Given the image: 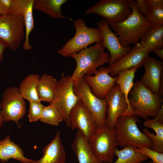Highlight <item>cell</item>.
I'll use <instances>...</instances> for the list:
<instances>
[{"instance_id": "obj_1", "label": "cell", "mask_w": 163, "mask_h": 163, "mask_svg": "<svg viewBox=\"0 0 163 163\" xmlns=\"http://www.w3.org/2000/svg\"><path fill=\"white\" fill-rule=\"evenodd\" d=\"M70 56L75 60L76 65L70 76L73 86L77 85L85 75H91L97 68L110 61V55L105 51L102 42L96 43Z\"/></svg>"}, {"instance_id": "obj_2", "label": "cell", "mask_w": 163, "mask_h": 163, "mask_svg": "<svg viewBox=\"0 0 163 163\" xmlns=\"http://www.w3.org/2000/svg\"><path fill=\"white\" fill-rule=\"evenodd\" d=\"M129 5L132 11L131 14L123 21L110 26L124 47L138 44L152 27L147 18L139 11L136 1L129 0Z\"/></svg>"}, {"instance_id": "obj_3", "label": "cell", "mask_w": 163, "mask_h": 163, "mask_svg": "<svg viewBox=\"0 0 163 163\" xmlns=\"http://www.w3.org/2000/svg\"><path fill=\"white\" fill-rule=\"evenodd\" d=\"M128 97L133 114L145 120L155 116L163 104L162 97L154 94L139 81L134 83Z\"/></svg>"}, {"instance_id": "obj_4", "label": "cell", "mask_w": 163, "mask_h": 163, "mask_svg": "<svg viewBox=\"0 0 163 163\" xmlns=\"http://www.w3.org/2000/svg\"><path fill=\"white\" fill-rule=\"evenodd\" d=\"M139 121L138 116L133 114L119 117L114 127L119 146L122 148L131 145L138 148L145 147L152 149V142L139 129L136 124Z\"/></svg>"}, {"instance_id": "obj_5", "label": "cell", "mask_w": 163, "mask_h": 163, "mask_svg": "<svg viewBox=\"0 0 163 163\" xmlns=\"http://www.w3.org/2000/svg\"><path fill=\"white\" fill-rule=\"evenodd\" d=\"M73 24L76 30L74 36L57 51L65 57L88 48L91 44L102 42L101 34L98 28L88 27L81 19L75 20Z\"/></svg>"}, {"instance_id": "obj_6", "label": "cell", "mask_w": 163, "mask_h": 163, "mask_svg": "<svg viewBox=\"0 0 163 163\" xmlns=\"http://www.w3.org/2000/svg\"><path fill=\"white\" fill-rule=\"evenodd\" d=\"M93 152L103 163H112L119 146L114 128L106 125L97 128L88 140Z\"/></svg>"}, {"instance_id": "obj_7", "label": "cell", "mask_w": 163, "mask_h": 163, "mask_svg": "<svg viewBox=\"0 0 163 163\" xmlns=\"http://www.w3.org/2000/svg\"><path fill=\"white\" fill-rule=\"evenodd\" d=\"M25 37L23 17L14 12L2 15L0 18V39L11 50L18 49Z\"/></svg>"}, {"instance_id": "obj_8", "label": "cell", "mask_w": 163, "mask_h": 163, "mask_svg": "<svg viewBox=\"0 0 163 163\" xmlns=\"http://www.w3.org/2000/svg\"><path fill=\"white\" fill-rule=\"evenodd\" d=\"M80 100L75 93L70 76L62 73L61 78L57 81L55 97L51 104L58 110L68 127L70 126V112Z\"/></svg>"}, {"instance_id": "obj_9", "label": "cell", "mask_w": 163, "mask_h": 163, "mask_svg": "<svg viewBox=\"0 0 163 163\" xmlns=\"http://www.w3.org/2000/svg\"><path fill=\"white\" fill-rule=\"evenodd\" d=\"M132 12L129 0H101L88 8L85 14L100 16L111 26L124 21Z\"/></svg>"}, {"instance_id": "obj_10", "label": "cell", "mask_w": 163, "mask_h": 163, "mask_svg": "<svg viewBox=\"0 0 163 163\" xmlns=\"http://www.w3.org/2000/svg\"><path fill=\"white\" fill-rule=\"evenodd\" d=\"M73 89L75 94L93 115L97 127L106 125L108 108L106 99H99L93 94L84 77L73 86Z\"/></svg>"}, {"instance_id": "obj_11", "label": "cell", "mask_w": 163, "mask_h": 163, "mask_svg": "<svg viewBox=\"0 0 163 163\" xmlns=\"http://www.w3.org/2000/svg\"><path fill=\"white\" fill-rule=\"evenodd\" d=\"M18 88L10 87L2 95L1 113L4 122L14 121L18 127L20 120L26 114V102Z\"/></svg>"}, {"instance_id": "obj_12", "label": "cell", "mask_w": 163, "mask_h": 163, "mask_svg": "<svg viewBox=\"0 0 163 163\" xmlns=\"http://www.w3.org/2000/svg\"><path fill=\"white\" fill-rule=\"evenodd\" d=\"M96 24L101 31L103 45L109 52L110 61L108 66H110L129 53L133 46L131 45L123 46L118 37L111 30L109 24L105 19L99 20L96 23Z\"/></svg>"}, {"instance_id": "obj_13", "label": "cell", "mask_w": 163, "mask_h": 163, "mask_svg": "<svg viewBox=\"0 0 163 163\" xmlns=\"http://www.w3.org/2000/svg\"><path fill=\"white\" fill-rule=\"evenodd\" d=\"M145 73L140 81L155 94H163V62L149 55L143 63Z\"/></svg>"}, {"instance_id": "obj_14", "label": "cell", "mask_w": 163, "mask_h": 163, "mask_svg": "<svg viewBox=\"0 0 163 163\" xmlns=\"http://www.w3.org/2000/svg\"><path fill=\"white\" fill-rule=\"evenodd\" d=\"M69 119L71 129H78L88 140L97 128L93 115L81 100L71 110Z\"/></svg>"}, {"instance_id": "obj_15", "label": "cell", "mask_w": 163, "mask_h": 163, "mask_svg": "<svg viewBox=\"0 0 163 163\" xmlns=\"http://www.w3.org/2000/svg\"><path fill=\"white\" fill-rule=\"evenodd\" d=\"M149 53L147 48L139 43L133 46L129 53L111 65L108 66L109 73L112 76L115 77L123 70L141 67Z\"/></svg>"}, {"instance_id": "obj_16", "label": "cell", "mask_w": 163, "mask_h": 163, "mask_svg": "<svg viewBox=\"0 0 163 163\" xmlns=\"http://www.w3.org/2000/svg\"><path fill=\"white\" fill-rule=\"evenodd\" d=\"M109 74L108 67H102L94 72V75L84 76L85 79L91 92L99 99L104 98L109 91L116 85L117 75L112 77Z\"/></svg>"}, {"instance_id": "obj_17", "label": "cell", "mask_w": 163, "mask_h": 163, "mask_svg": "<svg viewBox=\"0 0 163 163\" xmlns=\"http://www.w3.org/2000/svg\"><path fill=\"white\" fill-rule=\"evenodd\" d=\"M104 98L108 104L106 125L114 128L119 117L126 110L128 104L118 85H114Z\"/></svg>"}, {"instance_id": "obj_18", "label": "cell", "mask_w": 163, "mask_h": 163, "mask_svg": "<svg viewBox=\"0 0 163 163\" xmlns=\"http://www.w3.org/2000/svg\"><path fill=\"white\" fill-rule=\"evenodd\" d=\"M34 0H12V12L21 15L24 19L25 37L23 46L25 50H30L32 48L29 43V36L34 27Z\"/></svg>"}, {"instance_id": "obj_19", "label": "cell", "mask_w": 163, "mask_h": 163, "mask_svg": "<svg viewBox=\"0 0 163 163\" xmlns=\"http://www.w3.org/2000/svg\"><path fill=\"white\" fill-rule=\"evenodd\" d=\"M43 155L34 163H65L66 153L59 131L57 132L54 138L43 149Z\"/></svg>"}, {"instance_id": "obj_20", "label": "cell", "mask_w": 163, "mask_h": 163, "mask_svg": "<svg viewBox=\"0 0 163 163\" xmlns=\"http://www.w3.org/2000/svg\"><path fill=\"white\" fill-rule=\"evenodd\" d=\"M143 125L145 127L152 129L156 134L155 135L146 128L143 129V132L152 142L151 149L163 153V106L161 107L153 118L145 120Z\"/></svg>"}, {"instance_id": "obj_21", "label": "cell", "mask_w": 163, "mask_h": 163, "mask_svg": "<svg viewBox=\"0 0 163 163\" xmlns=\"http://www.w3.org/2000/svg\"><path fill=\"white\" fill-rule=\"evenodd\" d=\"M71 148L79 163H102L93 152L88 140L78 129Z\"/></svg>"}, {"instance_id": "obj_22", "label": "cell", "mask_w": 163, "mask_h": 163, "mask_svg": "<svg viewBox=\"0 0 163 163\" xmlns=\"http://www.w3.org/2000/svg\"><path fill=\"white\" fill-rule=\"evenodd\" d=\"M10 159L17 160L21 163H34V160L26 158L23 149L18 145L11 140L8 135L0 140V161L4 163Z\"/></svg>"}, {"instance_id": "obj_23", "label": "cell", "mask_w": 163, "mask_h": 163, "mask_svg": "<svg viewBox=\"0 0 163 163\" xmlns=\"http://www.w3.org/2000/svg\"><path fill=\"white\" fill-rule=\"evenodd\" d=\"M139 68L136 67L129 69L123 70L120 71L117 75V78L115 84L119 86L120 91L125 96L128 104L127 109L122 115L133 114V111L129 104L128 97L129 93L134 85L133 80L135 73Z\"/></svg>"}, {"instance_id": "obj_24", "label": "cell", "mask_w": 163, "mask_h": 163, "mask_svg": "<svg viewBox=\"0 0 163 163\" xmlns=\"http://www.w3.org/2000/svg\"><path fill=\"white\" fill-rule=\"evenodd\" d=\"M57 80L52 76L44 74L40 77L36 87L40 101L52 104L54 100Z\"/></svg>"}, {"instance_id": "obj_25", "label": "cell", "mask_w": 163, "mask_h": 163, "mask_svg": "<svg viewBox=\"0 0 163 163\" xmlns=\"http://www.w3.org/2000/svg\"><path fill=\"white\" fill-rule=\"evenodd\" d=\"M139 42L150 53L163 48V25L152 27L143 35Z\"/></svg>"}, {"instance_id": "obj_26", "label": "cell", "mask_w": 163, "mask_h": 163, "mask_svg": "<svg viewBox=\"0 0 163 163\" xmlns=\"http://www.w3.org/2000/svg\"><path fill=\"white\" fill-rule=\"evenodd\" d=\"M67 0H34L33 8L47 14L52 18L65 17L61 7L68 2Z\"/></svg>"}, {"instance_id": "obj_27", "label": "cell", "mask_w": 163, "mask_h": 163, "mask_svg": "<svg viewBox=\"0 0 163 163\" xmlns=\"http://www.w3.org/2000/svg\"><path fill=\"white\" fill-rule=\"evenodd\" d=\"M114 153L117 158L112 163H142L149 158L142 153L138 148L131 145L126 146L120 150L116 148Z\"/></svg>"}, {"instance_id": "obj_28", "label": "cell", "mask_w": 163, "mask_h": 163, "mask_svg": "<svg viewBox=\"0 0 163 163\" xmlns=\"http://www.w3.org/2000/svg\"><path fill=\"white\" fill-rule=\"evenodd\" d=\"M38 74H30L24 78L18 88L24 99L41 102L37 96L36 87L40 78Z\"/></svg>"}, {"instance_id": "obj_29", "label": "cell", "mask_w": 163, "mask_h": 163, "mask_svg": "<svg viewBox=\"0 0 163 163\" xmlns=\"http://www.w3.org/2000/svg\"><path fill=\"white\" fill-rule=\"evenodd\" d=\"M40 120L43 123L58 126L63 121V118L57 108L53 104L44 106Z\"/></svg>"}, {"instance_id": "obj_30", "label": "cell", "mask_w": 163, "mask_h": 163, "mask_svg": "<svg viewBox=\"0 0 163 163\" xmlns=\"http://www.w3.org/2000/svg\"><path fill=\"white\" fill-rule=\"evenodd\" d=\"M145 17L152 27L163 25V7L149 8L148 13Z\"/></svg>"}, {"instance_id": "obj_31", "label": "cell", "mask_w": 163, "mask_h": 163, "mask_svg": "<svg viewBox=\"0 0 163 163\" xmlns=\"http://www.w3.org/2000/svg\"><path fill=\"white\" fill-rule=\"evenodd\" d=\"M29 102V107L28 117L30 122L40 120L44 106L41 102L31 101Z\"/></svg>"}, {"instance_id": "obj_32", "label": "cell", "mask_w": 163, "mask_h": 163, "mask_svg": "<svg viewBox=\"0 0 163 163\" xmlns=\"http://www.w3.org/2000/svg\"><path fill=\"white\" fill-rule=\"evenodd\" d=\"M139 149L142 153L150 158L154 163H163V153L145 147H142Z\"/></svg>"}, {"instance_id": "obj_33", "label": "cell", "mask_w": 163, "mask_h": 163, "mask_svg": "<svg viewBox=\"0 0 163 163\" xmlns=\"http://www.w3.org/2000/svg\"><path fill=\"white\" fill-rule=\"evenodd\" d=\"M12 0H0V11L2 15L12 12Z\"/></svg>"}, {"instance_id": "obj_34", "label": "cell", "mask_w": 163, "mask_h": 163, "mask_svg": "<svg viewBox=\"0 0 163 163\" xmlns=\"http://www.w3.org/2000/svg\"><path fill=\"white\" fill-rule=\"evenodd\" d=\"M136 2L139 11L145 17L147 14L149 10L146 0H137Z\"/></svg>"}, {"instance_id": "obj_35", "label": "cell", "mask_w": 163, "mask_h": 163, "mask_svg": "<svg viewBox=\"0 0 163 163\" xmlns=\"http://www.w3.org/2000/svg\"><path fill=\"white\" fill-rule=\"evenodd\" d=\"M149 8L163 7V0H146Z\"/></svg>"}, {"instance_id": "obj_36", "label": "cell", "mask_w": 163, "mask_h": 163, "mask_svg": "<svg viewBox=\"0 0 163 163\" xmlns=\"http://www.w3.org/2000/svg\"><path fill=\"white\" fill-rule=\"evenodd\" d=\"M7 47L5 42L0 39V64L3 60V53L5 49Z\"/></svg>"}, {"instance_id": "obj_37", "label": "cell", "mask_w": 163, "mask_h": 163, "mask_svg": "<svg viewBox=\"0 0 163 163\" xmlns=\"http://www.w3.org/2000/svg\"><path fill=\"white\" fill-rule=\"evenodd\" d=\"M154 52L157 56L163 61V49H157L155 50Z\"/></svg>"}, {"instance_id": "obj_38", "label": "cell", "mask_w": 163, "mask_h": 163, "mask_svg": "<svg viewBox=\"0 0 163 163\" xmlns=\"http://www.w3.org/2000/svg\"><path fill=\"white\" fill-rule=\"evenodd\" d=\"M1 100L0 99V128L1 126L3 125V123L4 122L3 119L2 115L1 113Z\"/></svg>"}, {"instance_id": "obj_39", "label": "cell", "mask_w": 163, "mask_h": 163, "mask_svg": "<svg viewBox=\"0 0 163 163\" xmlns=\"http://www.w3.org/2000/svg\"><path fill=\"white\" fill-rule=\"evenodd\" d=\"M145 163H154L152 161H149L148 162H146Z\"/></svg>"}, {"instance_id": "obj_40", "label": "cell", "mask_w": 163, "mask_h": 163, "mask_svg": "<svg viewBox=\"0 0 163 163\" xmlns=\"http://www.w3.org/2000/svg\"><path fill=\"white\" fill-rule=\"evenodd\" d=\"M2 14L1 13V12L0 11V18L2 17Z\"/></svg>"}]
</instances>
